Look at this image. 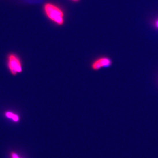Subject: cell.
Returning <instances> with one entry per match:
<instances>
[{"mask_svg":"<svg viewBox=\"0 0 158 158\" xmlns=\"http://www.w3.org/2000/svg\"><path fill=\"white\" fill-rule=\"evenodd\" d=\"M71 1L75 2H78V1H80V0H71Z\"/></svg>","mask_w":158,"mask_h":158,"instance_id":"obj_6","label":"cell"},{"mask_svg":"<svg viewBox=\"0 0 158 158\" xmlns=\"http://www.w3.org/2000/svg\"><path fill=\"white\" fill-rule=\"evenodd\" d=\"M156 26L157 28H158V20L156 21Z\"/></svg>","mask_w":158,"mask_h":158,"instance_id":"obj_7","label":"cell"},{"mask_svg":"<svg viewBox=\"0 0 158 158\" xmlns=\"http://www.w3.org/2000/svg\"><path fill=\"white\" fill-rule=\"evenodd\" d=\"M44 12L50 21L59 26L63 25L65 22V15L63 9L56 4L51 2L44 4Z\"/></svg>","mask_w":158,"mask_h":158,"instance_id":"obj_1","label":"cell"},{"mask_svg":"<svg viewBox=\"0 0 158 158\" xmlns=\"http://www.w3.org/2000/svg\"><path fill=\"white\" fill-rule=\"evenodd\" d=\"M7 65L11 74L16 75L22 71L21 62L19 57L14 54H10L7 57Z\"/></svg>","mask_w":158,"mask_h":158,"instance_id":"obj_2","label":"cell"},{"mask_svg":"<svg viewBox=\"0 0 158 158\" xmlns=\"http://www.w3.org/2000/svg\"><path fill=\"white\" fill-rule=\"evenodd\" d=\"M11 158H20L18 156V155L16 153H13L11 154Z\"/></svg>","mask_w":158,"mask_h":158,"instance_id":"obj_5","label":"cell"},{"mask_svg":"<svg viewBox=\"0 0 158 158\" xmlns=\"http://www.w3.org/2000/svg\"><path fill=\"white\" fill-rule=\"evenodd\" d=\"M112 61L109 57L101 56L97 57L92 61L91 67L92 70L97 71L103 68H106L111 65Z\"/></svg>","mask_w":158,"mask_h":158,"instance_id":"obj_3","label":"cell"},{"mask_svg":"<svg viewBox=\"0 0 158 158\" xmlns=\"http://www.w3.org/2000/svg\"><path fill=\"white\" fill-rule=\"evenodd\" d=\"M5 116L7 118H9L15 122H17L19 121V117L18 115L12 112H6Z\"/></svg>","mask_w":158,"mask_h":158,"instance_id":"obj_4","label":"cell"}]
</instances>
